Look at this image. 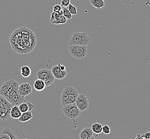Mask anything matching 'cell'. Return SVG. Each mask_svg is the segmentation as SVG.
Returning <instances> with one entry per match:
<instances>
[{"label": "cell", "instance_id": "cell-1", "mask_svg": "<svg viewBox=\"0 0 150 139\" xmlns=\"http://www.w3.org/2000/svg\"><path fill=\"white\" fill-rule=\"evenodd\" d=\"M10 45L15 52L26 54L32 52L36 45V36L32 30L26 27H20L10 36Z\"/></svg>", "mask_w": 150, "mask_h": 139}, {"label": "cell", "instance_id": "cell-2", "mask_svg": "<svg viewBox=\"0 0 150 139\" xmlns=\"http://www.w3.org/2000/svg\"><path fill=\"white\" fill-rule=\"evenodd\" d=\"M0 94L4 97L13 106H19L26 101L19 91V83L13 79L4 82L0 88Z\"/></svg>", "mask_w": 150, "mask_h": 139}, {"label": "cell", "instance_id": "cell-3", "mask_svg": "<svg viewBox=\"0 0 150 139\" xmlns=\"http://www.w3.org/2000/svg\"><path fill=\"white\" fill-rule=\"evenodd\" d=\"M79 93L75 88L71 86H66L64 88L61 94V104L62 106L67 104L75 103L78 96Z\"/></svg>", "mask_w": 150, "mask_h": 139}, {"label": "cell", "instance_id": "cell-4", "mask_svg": "<svg viewBox=\"0 0 150 139\" xmlns=\"http://www.w3.org/2000/svg\"><path fill=\"white\" fill-rule=\"evenodd\" d=\"M90 43V38L86 32H76L69 40V45H87Z\"/></svg>", "mask_w": 150, "mask_h": 139}, {"label": "cell", "instance_id": "cell-5", "mask_svg": "<svg viewBox=\"0 0 150 139\" xmlns=\"http://www.w3.org/2000/svg\"><path fill=\"white\" fill-rule=\"evenodd\" d=\"M2 132L7 134L10 139H26V136L21 127L9 125L5 127Z\"/></svg>", "mask_w": 150, "mask_h": 139}, {"label": "cell", "instance_id": "cell-6", "mask_svg": "<svg viewBox=\"0 0 150 139\" xmlns=\"http://www.w3.org/2000/svg\"><path fill=\"white\" fill-rule=\"evenodd\" d=\"M13 106L4 97L0 94V119L6 121L10 118V111Z\"/></svg>", "mask_w": 150, "mask_h": 139}, {"label": "cell", "instance_id": "cell-7", "mask_svg": "<svg viewBox=\"0 0 150 139\" xmlns=\"http://www.w3.org/2000/svg\"><path fill=\"white\" fill-rule=\"evenodd\" d=\"M69 54L76 59H83L88 53L87 45H71L69 47Z\"/></svg>", "mask_w": 150, "mask_h": 139}, {"label": "cell", "instance_id": "cell-8", "mask_svg": "<svg viewBox=\"0 0 150 139\" xmlns=\"http://www.w3.org/2000/svg\"><path fill=\"white\" fill-rule=\"evenodd\" d=\"M62 111L67 117L73 120L78 118L81 114V111L75 103L67 104L63 106Z\"/></svg>", "mask_w": 150, "mask_h": 139}, {"label": "cell", "instance_id": "cell-9", "mask_svg": "<svg viewBox=\"0 0 150 139\" xmlns=\"http://www.w3.org/2000/svg\"><path fill=\"white\" fill-rule=\"evenodd\" d=\"M36 76L38 79L44 82L46 87L52 85L56 79L51 70L47 69H43L38 71Z\"/></svg>", "mask_w": 150, "mask_h": 139}, {"label": "cell", "instance_id": "cell-10", "mask_svg": "<svg viewBox=\"0 0 150 139\" xmlns=\"http://www.w3.org/2000/svg\"><path fill=\"white\" fill-rule=\"evenodd\" d=\"M75 103L81 112L84 111L89 108V101L84 94H79Z\"/></svg>", "mask_w": 150, "mask_h": 139}, {"label": "cell", "instance_id": "cell-11", "mask_svg": "<svg viewBox=\"0 0 150 139\" xmlns=\"http://www.w3.org/2000/svg\"><path fill=\"white\" fill-rule=\"evenodd\" d=\"M19 91L22 96H26L32 93V87L29 83H22L19 85Z\"/></svg>", "mask_w": 150, "mask_h": 139}, {"label": "cell", "instance_id": "cell-12", "mask_svg": "<svg viewBox=\"0 0 150 139\" xmlns=\"http://www.w3.org/2000/svg\"><path fill=\"white\" fill-rule=\"evenodd\" d=\"M51 72L52 73L53 75L54 76V78L58 80H62L65 78V77L67 74V72L66 71H62L60 70L59 67L57 65H54L52 67L51 70Z\"/></svg>", "mask_w": 150, "mask_h": 139}, {"label": "cell", "instance_id": "cell-13", "mask_svg": "<svg viewBox=\"0 0 150 139\" xmlns=\"http://www.w3.org/2000/svg\"><path fill=\"white\" fill-rule=\"evenodd\" d=\"M93 132L91 128L87 127L81 130L79 136L81 139H94L93 136Z\"/></svg>", "mask_w": 150, "mask_h": 139}, {"label": "cell", "instance_id": "cell-14", "mask_svg": "<svg viewBox=\"0 0 150 139\" xmlns=\"http://www.w3.org/2000/svg\"><path fill=\"white\" fill-rule=\"evenodd\" d=\"M22 112L21 111L20 109H19L18 106H12L10 111V117L12 119H17L21 116Z\"/></svg>", "mask_w": 150, "mask_h": 139}, {"label": "cell", "instance_id": "cell-15", "mask_svg": "<svg viewBox=\"0 0 150 139\" xmlns=\"http://www.w3.org/2000/svg\"><path fill=\"white\" fill-rule=\"evenodd\" d=\"M33 87L36 91H41L45 89L46 86H45V83L43 81H42V80H41V79H38L34 82Z\"/></svg>", "mask_w": 150, "mask_h": 139}, {"label": "cell", "instance_id": "cell-16", "mask_svg": "<svg viewBox=\"0 0 150 139\" xmlns=\"http://www.w3.org/2000/svg\"><path fill=\"white\" fill-rule=\"evenodd\" d=\"M33 114L30 111H28L26 112H23L21 113V116L18 118V120L21 122H26L33 118Z\"/></svg>", "mask_w": 150, "mask_h": 139}, {"label": "cell", "instance_id": "cell-17", "mask_svg": "<svg viewBox=\"0 0 150 139\" xmlns=\"http://www.w3.org/2000/svg\"><path fill=\"white\" fill-rule=\"evenodd\" d=\"M90 3L93 6L98 10L104 8L105 2L104 0H90Z\"/></svg>", "mask_w": 150, "mask_h": 139}, {"label": "cell", "instance_id": "cell-18", "mask_svg": "<svg viewBox=\"0 0 150 139\" xmlns=\"http://www.w3.org/2000/svg\"><path fill=\"white\" fill-rule=\"evenodd\" d=\"M32 73V70L30 67L28 66H23L21 69V76L24 78H28L30 76Z\"/></svg>", "mask_w": 150, "mask_h": 139}, {"label": "cell", "instance_id": "cell-19", "mask_svg": "<svg viewBox=\"0 0 150 139\" xmlns=\"http://www.w3.org/2000/svg\"><path fill=\"white\" fill-rule=\"evenodd\" d=\"M91 128L93 133L96 134H99L102 132L103 126L98 123H95L93 124Z\"/></svg>", "mask_w": 150, "mask_h": 139}, {"label": "cell", "instance_id": "cell-20", "mask_svg": "<svg viewBox=\"0 0 150 139\" xmlns=\"http://www.w3.org/2000/svg\"><path fill=\"white\" fill-rule=\"evenodd\" d=\"M19 109H20L22 113L26 112L29 111V106H28V101H25L23 103H21L19 106Z\"/></svg>", "mask_w": 150, "mask_h": 139}, {"label": "cell", "instance_id": "cell-21", "mask_svg": "<svg viewBox=\"0 0 150 139\" xmlns=\"http://www.w3.org/2000/svg\"><path fill=\"white\" fill-rule=\"evenodd\" d=\"M67 20V19L63 15H62L58 19H57V20L51 21L50 23L52 24H63L66 23Z\"/></svg>", "mask_w": 150, "mask_h": 139}, {"label": "cell", "instance_id": "cell-22", "mask_svg": "<svg viewBox=\"0 0 150 139\" xmlns=\"http://www.w3.org/2000/svg\"><path fill=\"white\" fill-rule=\"evenodd\" d=\"M62 12H63V15L67 19L69 20L71 19L72 18V15L69 12V9H67V7H64L62 6Z\"/></svg>", "mask_w": 150, "mask_h": 139}, {"label": "cell", "instance_id": "cell-23", "mask_svg": "<svg viewBox=\"0 0 150 139\" xmlns=\"http://www.w3.org/2000/svg\"><path fill=\"white\" fill-rule=\"evenodd\" d=\"M62 15H63L62 11L61 12H56L53 11L51 13L50 21L51 22V21H54L55 20H57V19H58Z\"/></svg>", "mask_w": 150, "mask_h": 139}, {"label": "cell", "instance_id": "cell-24", "mask_svg": "<svg viewBox=\"0 0 150 139\" xmlns=\"http://www.w3.org/2000/svg\"><path fill=\"white\" fill-rule=\"evenodd\" d=\"M67 8L69 9V12H71L72 15H76L78 13L77 9L76 8V7L74 6L73 5H72V4L70 3L69 5L67 6Z\"/></svg>", "mask_w": 150, "mask_h": 139}, {"label": "cell", "instance_id": "cell-25", "mask_svg": "<svg viewBox=\"0 0 150 139\" xmlns=\"http://www.w3.org/2000/svg\"><path fill=\"white\" fill-rule=\"evenodd\" d=\"M102 132L105 134L108 135L111 132V128H110V127H109V126L107 125H105L103 126Z\"/></svg>", "mask_w": 150, "mask_h": 139}, {"label": "cell", "instance_id": "cell-26", "mask_svg": "<svg viewBox=\"0 0 150 139\" xmlns=\"http://www.w3.org/2000/svg\"><path fill=\"white\" fill-rule=\"evenodd\" d=\"M53 11L56 12H61L62 11V6L59 4H56L53 7Z\"/></svg>", "mask_w": 150, "mask_h": 139}, {"label": "cell", "instance_id": "cell-27", "mask_svg": "<svg viewBox=\"0 0 150 139\" xmlns=\"http://www.w3.org/2000/svg\"><path fill=\"white\" fill-rule=\"evenodd\" d=\"M70 4V0H60V6L67 7Z\"/></svg>", "mask_w": 150, "mask_h": 139}, {"label": "cell", "instance_id": "cell-28", "mask_svg": "<svg viewBox=\"0 0 150 139\" xmlns=\"http://www.w3.org/2000/svg\"><path fill=\"white\" fill-rule=\"evenodd\" d=\"M0 139H10V138L7 134L2 132V133H0Z\"/></svg>", "mask_w": 150, "mask_h": 139}, {"label": "cell", "instance_id": "cell-29", "mask_svg": "<svg viewBox=\"0 0 150 139\" xmlns=\"http://www.w3.org/2000/svg\"><path fill=\"white\" fill-rule=\"evenodd\" d=\"M58 66L59 67L60 70H62V71H66V69L65 66L62 65L60 63L58 64Z\"/></svg>", "mask_w": 150, "mask_h": 139}, {"label": "cell", "instance_id": "cell-30", "mask_svg": "<svg viewBox=\"0 0 150 139\" xmlns=\"http://www.w3.org/2000/svg\"><path fill=\"white\" fill-rule=\"evenodd\" d=\"M145 136V139H150V132H147L144 134Z\"/></svg>", "mask_w": 150, "mask_h": 139}, {"label": "cell", "instance_id": "cell-31", "mask_svg": "<svg viewBox=\"0 0 150 139\" xmlns=\"http://www.w3.org/2000/svg\"><path fill=\"white\" fill-rule=\"evenodd\" d=\"M132 0H121V1L122 2V3L125 4H128L131 2Z\"/></svg>", "mask_w": 150, "mask_h": 139}, {"label": "cell", "instance_id": "cell-32", "mask_svg": "<svg viewBox=\"0 0 150 139\" xmlns=\"http://www.w3.org/2000/svg\"></svg>", "mask_w": 150, "mask_h": 139}]
</instances>
